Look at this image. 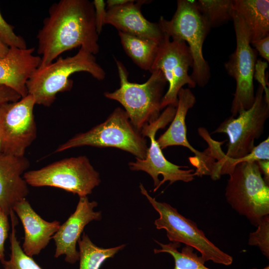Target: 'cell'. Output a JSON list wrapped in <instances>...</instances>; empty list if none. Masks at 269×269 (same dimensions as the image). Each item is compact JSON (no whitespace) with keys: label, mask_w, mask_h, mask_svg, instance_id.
Here are the masks:
<instances>
[{"label":"cell","mask_w":269,"mask_h":269,"mask_svg":"<svg viewBox=\"0 0 269 269\" xmlns=\"http://www.w3.org/2000/svg\"><path fill=\"white\" fill-rule=\"evenodd\" d=\"M12 210L19 217L24 228V242L21 247L23 252L31 257L38 255L58 231L60 222L44 220L33 209L26 198L16 203Z\"/></svg>","instance_id":"cell-18"},{"label":"cell","mask_w":269,"mask_h":269,"mask_svg":"<svg viewBox=\"0 0 269 269\" xmlns=\"http://www.w3.org/2000/svg\"><path fill=\"white\" fill-rule=\"evenodd\" d=\"M134 1L130 0L124 4L106 9L105 24L119 31L159 44L163 33L157 22L147 20L141 11V6L147 1Z\"/></svg>","instance_id":"cell-16"},{"label":"cell","mask_w":269,"mask_h":269,"mask_svg":"<svg viewBox=\"0 0 269 269\" xmlns=\"http://www.w3.org/2000/svg\"><path fill=\"white\" fill-rule=\"evenodd\" d=\"M176 107L167 106L158 118L155 121L145 125L140 131L144 137L150 139V145L148 147L145 158H136V160L130 162L129 165L133 171H143L148 174L154 183L153 192H155L165 182L168 181L172 184L177 181L189 182L196 176L194 170H183L187 166H179L169 161L164 156L155 139L157 131L164 129L174 118Z\"/></svg>","instance_id":"cell-11"},{"label":"cell","mask_w":269,"mask_h":269,"mask_svg":"<svg viewBox=\"0 0 269 269\" xmlns=\"http://www.w3.org/2000/svg\"><path fill=\"white\" fill-rule=\"evenodd\" d=\"M95 13V22L97 31L99 34L105 24L107 9L106 2L103 0H94L93 2Z\"/></svg>","instance_id":"cell-30"},{"label":"cell","mask_w":269,"mask_h":269,"mask_svg":"<svg viewBox=\"0 0 269 269\" xmlns=\"http://www.w3.org/2000/svg\"><path fill=\"white\" fill-rule=\"evenodd\" d=\"M120 87L113 92H106L108 99L116 101L124 108L133 125L140 132L142 128L157 120L160 115L161 103L167 83L159 70H154L144 83L129 81V73L124 64L115 59Z\"/></svg>","instance_id":"cell-3"},{"label":"cell","mask_w":269,"mask_h":269,"mask_svg":"<svg viewBox=\"0 0 269 269\" xmlns=\"http://www.w3.org/2000/svg\"><path fill=\"white\" fill-rule=\"evenodd\" d=\"M129 0H108L106 2V4L107 5L106 9L124 4L128 2Z\"/></svg>","instance_id":"cell-34"},{"label":"cell","mask_w":269,"mask_h":269,"mask_svg":"<svg viewBox=\"0 0 269 269\" xmlns=\"http://www.w3.org/2000/svg\"><path fill=\"white\" fill-rule=\"evenodd\" d=\"M269 117V98L261 85L255 93L254 102L248 110L240 111L222 122L212 134L223 133L229 138L226 156L238 159L249 154L255 147V140L263 134Z\"/></svg>","instance_id":"cell-9"},{"label":"cell","mask_w":269,"mask_h":269,"mask_svg":"<svg viewBox=\"0 0 269 269\" xmlns=\"http://www.w3.org/2000/svg\"><path fill=\"white\" fill-rule=\"evenodd\" d=\"M256 231L249 235L248 244L259 248L263 254L269 258V215L264 216Z\"/></svg>","instance_id":"cell-27"},{"label":"cell","mask_w":269,"mask_h":269,"mask_svg":"<svg viewBox=\"0 0 269 269\" xmlns=\"http://www.w3.org/2000/svg\"><path fill=\"white\" fill-rule=\"evenodd\" d=\"M29 166L24 156L0 153V208L8 216L14 205L29 193L23 176Z\"/></svg>","instance_id":"cell-17"},{"label":"cell","mask_w":269,"mask_h":269,"mask_svg":"<svg viewBox=\"0 0 269 269\" xmlns=\"http://www.w3.org/2000/svg\"><path fill=\"white\" fill-rule=\"evenodd\" d=\"M48 13L36 36L37 52L41 56L39 67L51 63L61 53L78 46L94 55L98 53L99 34L92 2L60 0L51 5Z\"/></svg>","instance_id":"cell-1"},{"label":"cell","mask_w":269,"mask_h":269,"mask_svg":"<svg viewBox=\"0 0 269 269\" xmlns=\"http://www.w3.org/2000/svg\"><path fill=\"white\" fill-rule=\"evenodd\" d=\"M155 241L160 246L161 249H154V254L166 253L171 255L175 263L173 269H210L205 265V262L201 256H198L194 252L192 247L185 246L179 252L177 249L180 247V243L171 242L164 244ZM263 269H269V267Z\"/></svg>","instance_id":"cell-23"},{"label":"cell","mask_w":269,"mask_h":269,"mask_svg":"<svg viewBox=\"0 0 269 269\" xmlns=\"http://www.w3.org/2000/svg\"><path fill=\"white\" fill-rule=\"evenodd\" d=\"M251 44L262 58L267 62H269V36L252 42Z\"/></svg>","instance_id":"cell-32"},{"label":"cell","mask_w":269,"mask_h":269,"mask_svg":"<svg viewBox=\"0 0 269 269\" xmlns=\"http://www.w3.org/2000/svg\"><path fill=\"white\" fill-rule=\"evenodd\" d=\"M178 103L175 115L167 130L156 141L162 150L171 146H182L188 148L195 156L190 157L191 164L196 167L195 175L202 176L210 174L213 160L206 151H199L189 143L187 138L185 118L188 110L196 103V97L189 88H182L178 95Z\"/></svg>","instance_id":"cell-14"},{"label":"cell","mask_w":269,"mask_h":269,"mask_svg":"<svg viewBox=\"0 0 269 269\" xmlns=\"http://www.w3.org/2000/svg\"><path fill=\"white\" fill-rule=\"evenodd\" d=\"M35 105L28 94L17 101L0 107V140L2 153L24 156L25 152L36 137L33 114Z\"/></svg>","instance_id":"cell-13"},{"label":"cell","mask_w":269,"mask_h":269,"mask_svg":"<svg viewBox=\"0 0 269 269\" xmlns=\"http://www.w3.org/2000/svg\"><path fill=\"white\" fill-rule=\"evenodd\" d=\"M13 28L4 19L0 12V42L8 48H27L25 40L15 33Z\"/></svg>","instance_id":"cell-28"},{"label":"cell","mask_w":269,"mask_h":269,"mask_svg":"<svg viewBox=\"0 0 269 269\" xmlns=\"http://www.w3.org/2000/svg\"><path fill=\"white\" fill-rule=\"evenodd\" d=\"M193 63L187 43L181 40H170V37L163 33L149 71L160 70L168 83V90L161 101L162 110L169 105L177 107L178 93L183 86L187 85L190 88L196 87V84L188 74Z\"/></svg>","instance_id":"cell-12"},{"label":"cell","mask_w":269,"mask_h":269,"mask_svg":"<svg viewBox=\"0 0 269 269\" xmlns=\"http://www.w3.org/2000/svg\"><path fill=\"white\" fill-rule=\"evenodd\" d=\"M97 205L96 201H90L87 196L79 197L74 212L60 226L52 237L56 245L55 258L64 255L65 261L71 264L79 260V253L76 249V244L84 228L92 221H99L102 219L101 212L94 210Z\"/></svg>","instance_id":"cell-15"},{"label":"cell","mask_w":269,"mask_h":269,"mask_svg":"<svg viewBox=\"0 0 269 269\" xmlns=\"http://www.w3.org/2000/svg\"><path fill=\"white\" fill-rule=\"evenodd\" d=\"M77 72H88L98 80L106 77L94 55L81 47L74 56L59 57L56 61L38 67L26 82L28 94L33 97L35 104L49 107L58 93L71 90L73 81L70 76Z\"/></svg>","instance_id":"cell-2"},{"label":"cell","mask_w":269,"mask_h":269,"mask_svg":"<svg viewBox=\"0 0 269 269\" xmlns=\"http://www.w3.org/2000/svg\"><path fill=\"white\" fill-rule=\"evenodd\" d=\"M79 248V269H99L108 259L113 258L126 245L110 248H103L95 245L88 236L84 233L78 240Z\"/></svg>","instance_id":"cell-22"},{"label":"cell","mask_w":269,"mask_h":269,"mask_svg":"<svg viewBox=\"0 0 269 269\" xmlns=\"http://www.w3.org/2000/svg\"><path fill=\"white\" fill-rule=\"evenodd\" d=\"M9 48L0 42V58L4 57L7 53Z\"/></svg>","instance_id":"cell-35"},{"label":"cell","mask_w":269,"mask_h":269,"mask_svg":"<svg viewBox=\"0 0 269 269\" xmlns=\"http://www.w3.org/2000/svg\"><path fill=\"white\" fill-rule=\"evenodd\" d=\"M225 190L228 203L240 215L257 226L269 215V185L257 162L237 164L229 175Z\"/></svg>","instance_id":"cell-6"},{"label":"cell","mask_w":269,"mask_h":269,"mask_svg":"<svg viewBox=\"0 0 269 269\" xmlns=\"http://www.w3.org/2000/svg\"><path fill=\"white\" fill-rule=\"evenodd\" d=\"M232 20L236 38V48L224 66L236 82L230 112L231 116L248 110L253 105L255 93L253 80L258 52L252 47L247 28L242 17L234 10Z\"/></svg>","instance_id":"cell-10"},{"label":"cell","mask_w":269,"mask_h":269,"mask_svg":"<svg viewBox=\"0 0 269 269\" xmlns=\"http://www.w3.org/2000/svg\"><path fill=\"white\" fill-rule=\"evenodd\" d=\"M83 146L115 147L142 159L145 158L148 149L146 139L120 107L116 108L104 122L60 144L54 152Z\"/></svg>","instance_id":"cell-5"},{"label":"cell","mask_w":269,"mask_h":269,"mask_svg":"<svg viewBox=\"0 0 269 269\" xmlns=\"http://www.w3.org/2000/svg\"><path fill=\"white\" fill-rule=\"evenodd\" d=\"M34 50V47H10L0 58V85L13 89L21 98L28 95L26 82L41 63L40 56L33 54Z\"/></svg>","instance_id":"cell-19"},{"label":"cell","mask_w":269,"mask_h":269,"mask_svg":"<svg viewBox=\"0 0 269 269\" xmlns=\"http://www.w3.org/2000/svg\"><path fill=\"white\" fill-rule=\"evenodd\" d=\"M126 53L142 70L150 71L155 59L158 43L118 31Z\"/></svg>","instance_id":"cell-21"},{"label":"cell","mask_w":269,"mask_h":269,"mask_svg":"<svg viewBox=\"0 0 269 269\" xmlns=\"http://www.w3.org/2000/svg\"><path fill=\"white\" fill-rule=\"evenodd\" d=\"M157 23L162 33L172 40L187 43L193 62L190 77L196 85L204 87L211 74L203 56V45L211 28L199 11L196 0H177L172 18L168 20L161 16Z\"/></svg>","instance_id":"cell-4"},{"label":"cell","mask_w":269,"mask_h":269,"mask_svg":"<svg viewBox=\"0 0 269 269\" xmlns=\"http://www.w3.org/2000/svg\"><path fill=\"white\" fill-rule=\"evenodd\" d=\"M260 160H269V138L268 137L244 156L232 159L226 156L223 161V169L225 174L229 175L235 166L241 162H253Z\"/></svg>","instance_id":"cell-26"},{"label":"cell","mask_w":269,"mask_h":269,"mask_svg":"<svg viewBox=\"0 0 269 269\" xmlns=\"http://www.w3.org/2000/svg\"><path fill=\"white\" fill-rule=\"evenodd\" d=\"M11 223L10 233V254L8 260L2 263L4 269H42L32 258L23 251L16 236L15 226L17 224L15 213L12 212L9 216Z\"/></svg>","instance_id":"cell-25"},{"label":"cell","mask_w":269,"mask_h":269,"mask_svg":"<svg viewBox=\"0 0 269 269\" xmlns=\"http://www.w3.org/2000/svg\"><path fill=\"white\" fill-rule=\"evenodd\" d=\"M8 216L0 208V262L2 263L5 260L4 243L8 235L9 223Z\"/></svg>","instance_id":"cell-29"},{"label":"cell","mask_w":269,"mask_h":269,"mask_svg":"<svg viewBox=\"0 0 269 269\" xmlns=\"http://www.w3.org/2000/svg\"><path fill=\"white\" fill-rule=\"evenodd\" d=\"M21 98V96L13 89L0 85V107L7 103L17 101Z\"/></svg>","instance_id":"cell-31"},{"label":"cell","mask_w":269,"mask_h":269,"mask_svg":"<svg viewBox=\"0 0 269 269\" xmlns=\"http://www.w3.org/2000/svg\"><path fill=\"white\" fill-rule=\"evenodd\" d=\"M233 0H198L197 6L210 28L232 19Z\"/></svg>","instance_id":"cell-24"},{"label":"cell","mask_w":269,"mask_h":269,"mask_svg":"<svg viewBox=\"0 0 269 269\" xmlns=\"http://www.w3.org/2000/svg\"><path fill=\"white\" fill-rule=\"evenodd\" d=\"M139 188L159 214V217L154 221L156 229H164L170 241L183 243L196 249L205 262L211 261L225 266L232 264V257L211 242L196 223L180 214L170 204L156 201L149 195L142 184H140Z\"/></svg>","instance_id":"cell-7"},{"label":"cell","mask_w":269,"mask_h":269,"mask_svg":"<svg viewBox=\"0 0 269 269\" xmlns=\"http://www.w3.org/2000/svg\"><path fill=\"white\" fill-rule=\"evenodd\" d=\"M23 177L31 186L59 188L79 197L91 194L101 182L99 173L85 155L64 158L40 169L27 171Z\"/></svg>","instance_id":"cell-8"},{"label":"cell","mask_w":269,"mask_h":269,"mask_svg":"<svg viewBox=\"0 0 269 269\" xmlns=\"http://www.w3.org/2000/svg\"><path fill=\"white\" fill-rule=\"evenodd\" d=\"M233 9L243 19L251 43L269 36V0H233Z\"/></svg>","instance_id":"cell-20"},{"label":"cell","mask_w":269,"mask_h":269,"mask_svg":"<svg viewBox=\"0 0 269 269\" xmlns=\"http://www.w3.org/2000/svg\"></svg>","instance_id":"cell-37"},{"label":"cell","mask_w":269,"mask_h":269,"mask_svg":"<svg viewBox=\"0 0 269 269\" xmlns=\"http://www.w3.org/2000/svg\"><path fill=\"white\" fill-rule=\"evenodd\" d=\"M0 153H2V150H1V146L0 140Z\"/></svg>","instance_id":"cell-36"},{"label":"cell","mask_w":269,"mask_h":269,"mask_svg":"<svg viewBox=\"0 0 269 269\" xmlns=\"http://www.w3.org/2000/svg\"><path fill=\"white\" fill-rule=\"evenodd\" d=\"M264 179L269 184V160H260L256 161Z\"/></svg>","instance_id":"cell-33"}]
</instances>
